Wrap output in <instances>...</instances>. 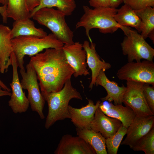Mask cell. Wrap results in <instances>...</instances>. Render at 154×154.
Returning a JSON list of instances; mask_svg holds the SVG:
<instances>
[{
  "mask_svg": "<svg viewBox=\"0 0 154 154\" xmlns=\"http://www.w3.org/2000/svg\"><path fill=\"white\" fill-rule=\"evenodd\" d=\"M35 71L41 92L61 90L74 71L62 48H49L31 57L29 63Z\"/></svg>",
  "mask_w": 154,
  "mask_h": 154,
  "instance_id": "obj_1",
  "label": "cell"
},
{
  "mask_svg": "<svg viewBox=\"0 0 154 154\" xmlns=\"http://www.w3.org/2000/svg\"><path fill=\"white\" fill-rule=\"evenodd\" d=\"M41 94L48 106V112L44 125L46 129L58 121L70 119L68 108L72 99L82 100L80 93L72 86L71 79L66 82L59 91L50 93L41 92Z\"/></svg>",
  "mask_w": 154,
  "mask_h": 154,
  "instance_id": "obj_2",
  "label": "cell"
},
{
  "mask_svg": "<svg viewBox=\"0 0 154 154\" xmlns=\"http://www.w3.org/2000/svg\"><path fill=\"white\" fill-rule=\"evenodd\" d=\"M84 13L76 25V29L84 28L90 42L92 41L89 35L93 29H98L103 34L113 33L121 26L115 20L114 16L117 11L116 8L108 7L94 8L84 5Z\"/></svg>",
  "mask_w": 154,
  "mask_h": 154,
  "instance_id": "obj_3",
  "label": "cell"
},
{
  "mask_svg": "<svg viewBox=\"0 0 154 154\" xmlns=\"http://www.w3.org/2000/svg\"><path fill=\"white\" fill-rule=\"evenodd\" d=\"M11 41L13 52L20 69L24 68V58L25 55L31 57L43 50L61 48L64 45L52 33L44 37L20 36L12 39Z\"/></svg>",
  "mask_w": 154,
  "mask_h": 154,
  "instance_id": "obj_4",
  "label": "cell"
},
{
  "mask_svg": "<svg viewBox=\"0 0 154 154\" xmlns=\"http://www.w3.org/2000/svg\"><path fill=\"white\" fill-rule=\"evenodd\" d=\"M65 16L57 9L44 7L36 11L31 18L48 29L64 44H72L74 43V33L67 23Z\"/></svg>",
  "mask_w": 154,
  "mask_h": 154,
  "instance_id": "obj_5",
  "label": "cell"
},
{
  "mask_svg": "<svg viewBox=\"0 0 154 154\" xmlns=\"http://www.w3.org/2000/svg\"><path fill=\"white\" fill-rule=\"evenodd\" d=\"M119 29L125 35L121 46L123 54L127 56L128 62H140L142 59L153 61L154 49L141 34L129 27L121 26Z\"/></svg>",
  "mask_w": 154,
  "mask_h": 154,
  "instance_id": "obj_6",
  "label": "cell"
},
{
  "mask_svg": "<svg viewBox=\"0 0 154 154\" xmlns=\"http://www.w3.org/2000/svg\"><path fill=\"white\" fill-rule=\"evenodd\" d=\"M25 68H21L20 72L22 77L21 83L23 89L28 91L27 98L33 111L37 113L40 118L43 119V113L45 100L40 92L36 73L29 63Z\"/></svg>",
  "mask_w": 154,
  "mask_h": 154,
  "instance_id": "obj_7",
  "label": "cell"
},
{
  "mask_svg": "<svg viewBox=\"0 0 154 154\" xmlns=\"http://www.w3.org/2000/svg\"><path fill=\"white\" fill-rule=\"evenodd\" d=\"M116 76L120 80L139 82L154 86V63L147 60L128 62L118 70Z\"/></svg>",
  "mask_w": 154,
  "mask_h": 154,
  "instance_id": "obj_8",
  "label": "cell"
},
{
  "mask_svg": "<svg viewBox=\"0 0 154 154\" xmlns=\"http://www.w3.org/2000/svg\"><path fill=\"white\" fill-rule=\"evenodd\" d=\"M144 83L127 81L126 90L122 101L124 105L131 109L136 115L154 116L144 97L143 86Z\"/></svg>",
  "mask_w": 154,
  "mask_h": 154,
  "instance_id": "obj_9",
  "label": "cell"
},
{
  "mask_svg": "<svg viewBox=\"0 0 154 154\" xmlns=\"http://www.w3.org/2000/svg\"><path fill=\"white\" fill-rule=\"evenodd\" d=\"M10 58L13 69V78L9 84L12 92L11 98L8 101V105L14 113H24L28 109L29 102L19 81L17 70L18 66L13 52L11 54Z\"/></svg>",
  "mask_w": 154,
  "mask_h": 154,
  "instance_id": "obj_10",
  "label": "cell"
},
{
  "mask_svg": "<svg viewBox=\"0 0 154 154\" xmlns=\"http://www.w3.org/2000/svg\"><path fill=\"white\" fill-rule=\"evenodd\" d=\"M62 48L68 63L74 70L73 75L75 78L90 74L87 68L86 52L82 44L77 42L64 44Z\"/></svg>",
  "mask_w": 154,
  "mask_h": 154,
  "instance_id": "obj_11",
  "label": "cell"
},
{
  "mask_svg": "<svg viewBox=\"0 0 154 154\" xmlns=\"http://www.w3.org/2000/svg\"><path fill=\"white\" fill-rule=\"evenodd\" d=\"M154 127V116L136 115L127 128L126 136L121 144L128 145L131 148L141 138Z\"/></svg>",
  "mask_w": 154,
  "mask_h": 154,
  "instance_id": "obj_12",
  "label": "cell"
},
{
  "mask_svg": "<svg viewBox=\"0 0 154 154\" xmlns=\"http://www.w3.org/2000/svg\"><path fill=\"white\" fill-rule=\"evenodd\" d=\"M55 154H96L93 147L78 136L67 134L61 138Z\"/></svg>",
  "mask_w": 154,
  "mask_h": 154,
  "instance_id": "obj_13",
  "label": "cell"
},
{
  "mask_svg": "<svg viewBox=\"0 0 154 154\" xmlns=\"http://www.w3.org/2000/svg\"><path fill=\"white\" fill-rule=\"evenodd\" d=\"M88 104L78 108L69 105L68 108L70 119L77 128L91 129V123L92 121L95 111L99 107L101 102L98 101L95 104L93 101L87 99Z\"/></svg>",
  "mask_w": 154,
  "mask_h": 154,
  "instance_id": "obj_14",
  "label": "cell"
},
{
  "mask_svg": "<svg viewBox=\"0 0 154 154\" xmlns=\"http://www.w3.org/2000/svg\"><path fill=\"white\" fill-rule=\"evenodd\" d=\"M123 126L119 120L107 116L98 107L95 111L90 127L106 139L114 135Z\"/></svg>",
  "mask_w": 154,
  "mask_h": 154,
  "instance_id": "obj_15",
  "label": "cell"
},
{
  "mask_svg": "<svg viewBox=\"0 0 154 154\" xmlns=\"http://www.w3.org/2000/svg\"><path fill=\"white\" fill-rule=\"evenodd\" d=\"M82 46L86 54V63L92 72L91 80L89 86L92 90L95 85L96 78L102 70L105 71L111 67L110 64L103 60H101L96 50V44L92 42L85 40Z\"/></svg>",
  "mask_w": 154,
  "mask_h": 154,
  "instance_id": "obj_16",
  "label": "cell"
},
{
  "mask_svg": "<svg viewBox=\"0 0 154 154\" xmlns=\"http://www.w3.org/2000/svg\"><path fill=\"white\" fill-rule=\"evenodd\" d=\"M105 71L103 70L100 71L96 78L95 83L96 86L100 85L103 87L107 92V95L101 98V100L109 102L113 101L114 104H122L126 87L123 84L119 86L116 82L110 81L107 77Z\"/></svg>",
  "mask_w": 154,
  "mask_h": 154,
  "instance_id": "obj_17",
  "label": "cell"
},
{
  "mask_svg": "<svg viewBox=\"0 0 154 154\" xmlns=\"http://www.w3.org/2000/svg\"><path fill=\"white\" fill-rule=\"evenodd\" d=\"M100 102L99 107L107 116L119 120L123 127L127 128L136 115L129 107L122 104H114L107 101Z\"/></svg>",
  "mask_w": 154,
  "mask_h": 154,
  "instance_id": "obj_18",
  "label": "cell"
},
{
  "mask_svg": "<svg viewBox=\"0 0 154 154\" xmlns=\"http://www.w3.org/2000/svg\"><path fill=\"white\" fill-rule=\"evenodd\" d=\"M11 31L9 27L0 24V72L3 74L11 65L10 56L13 49Z\"/></svg>",
  "mask_w": 154,
  "mask_h": 154,
  "instance_id": "obj_19",
  "label": "cell"
},
{
  "mask_svg": "<svg viewBox=\"0 0 154 154\" xmlns=\"http://www.w3.org/2000/svg\"><path fill=\"white\" fill-rule=\"evenodd\" d=\"M28 18L14 21L11 29V39L23 36L44 37L47 35L43 29L37 28L33 21Z\"/></svg>",
  "mask_w": 154,
  "mask_h": 154,
  "instance_id": "obj_20",
  "label": "cell"
},
{
  "mask_svg": "<svg viewBox=\"0 0 154 154\" xmlns=\"http://www.w3.org/2000/svg\"><path fill=\"white\" fill-rule=\"evenodd\" d=\"M114 17L116 22L121 26L131 27L141 32V21L135 10L128 5L124 4L117 9Z\"/></svg>",
  "mask_w": 154,
  "mask_h": 154,
  "instance_id": "obj_21",
  "label": "cell"
},
{
  "mask_svg": "<svg viewBox=\"0 0 154 154\" xmlns=\"http://www.w3.org/2000/svg\"><path fill=\"white\" fill-rule=\"evenodd\" d=\"M78 136L83 139L94 149L96 154H107L106 138L99 132L91 129L76 127Z\"/></svg>",
  "mask_w": 154,
  "mask_h": 154,
  "instance_id": "obj_22",
  "label": "cell"
},
{
  "mask_svg": "<svg viewBox=\"0 0 154 154\" xmlns=\"http://www.w3.org/2000/svg\"><path fill=\"white\" fill-rule=\"evenodd\" d=\"M135 11L141 20V35L145 39L149 37L154 43V8L148 6Z\"/></svg>",
  "mask_w": 154,
  "mask_h": 154,
  "instance_id": "obj_23",
  "label": "cell"
},
{
  "mask_svg": "<svg viewBox=\"0 0 154 154\" xmlns=\"http://www.w3.org/2000/svg\"><path fill=\"white\" fill-rule=\"evenodd\" d=\"M55 7L63 13L66 16L71 15L76 7L74 0H40L37 7L30 12L31 15L38 10L44 7Z\"/></svg>",
  "mask_w": 154,
  "mask_h": 154,
  "instance_id": "obj_24",
  "label": "cell"
},
{
  "mask_svg": "<svg viewBox=\"0 0 154 154\" xmlns=\"http://www.w3.org/2000/svg\"><path fill=\"white\" fill-rule=\"evenodd\" d=\"M6 13L7 18L14 21L31 18L25 0H8Z\"/></svg>",
  "mask_w": 154,
  "mask_h": 154,
  "instance_id": "obj_25",
  "label": "cell"
},
{
  "mask_svg": "<svg viewBox=\"0 0 154 154\" xmlns=\"http://www.w3.org/2000/svg\"><path fill=\"white\" fill-rule=\"evenodd\" d=\"M134 151H143L145 154H154V127L133 145Z\"/></svg>",
  "mask_w": 154,
  "mask_h": 154,
  "instance_id": "obj_26",
  "label": "cell"
},
{
  "mask_svg": "<svg viewBox=\"0 0 154 154\" xmlns=\"http://www.w3.org/2000/svg\"><path fill=\"white\" fill-rule=\"evenodd\" d=\"M127 129V128L123 126L114 135L106 139V145L108 154H117L123 139L126 134Z\"/></svg>",
  "mask_w": 154,
  "mask_h": 154,
  "instance_id": "obj_27",
  "label": "cell"
},
{
  "mask_svg": "<svg viewBox=\"0 0 154 154\" xmlns=\"http://www.w3.org/2000/svg\"><path fill=\"white\" fill-rule=\"evenodd\" d=\"M144 83L143 86V93L147 103L152 112L154 114V86Z\"/></svg>",
  "mask_w": 154,
  "mask_h": 154,
  "instance_id": "obj_28",
  "label": "cell"
},
{
  "mask_svg": "<svg viewBox=\"0 0 154 154\" xmlns=\"http://www.w3.org/2000/svg\"><path fill=\"white\" fill-rule=\"evenodd\" d=\"M123 3L134 10H138L146 7H154V0H124Z\"/></svg>",
  "mask_w": 154,
  "mask_h": 154,
  "instance_id": "obj_29",
  "label": "cell"
},
{
  "mask_svg": "<svg viewBox=\"0 0 154 154\" xmlns=\"http://www.w3.org/2000/svg\"><path fill=\"white\" fill-rule=\"evenodd\" d=\"M89 2L94 8L110 7L109 0H89Z\"/></svg>",
  "mask_w": 154,
  "mask_h": 154,
  "instance_id": "obj_30",
  "label": "cell"
},
{
  "mask_svg": "<svg viewBox=\"0 0 154 154\" xmlns=\"http://www.w3.org/2000/svg\"><path fill=\"white\" fill-rule=\"evenodd\" d=\"M40 0H25L28 10L31 12L39 5Z\"/></svg>",
  "mask_w": 154,
  "mask_h": 154,
  "instance_id": "obj_31",
  "label": "cell"
},
{
  "mask_svg": "<svg viewBox=\"0 0 154 154\" xmlns=\"http://www.w3.org/2000/svg\"><path fill=\"white\" fill-rule=\"evenodd\" d=\"M7 6H0V14L2 17L3 22L5 23H7L8 19L7 16Z\"/></svg>",
  "mask_w": 154,
  "mask_h": 154,
  "instance_id": "obj_32",
  "label": "cell"
},
{
  "mask_svg": "<svg viewBox=\"0 0 154 154\" xmlns=\"http://www.w3.org/2000/svg\"><path fill=\"white\" fill-rule=\"evenodd\" d=\"M110 7L117 8L123 3L124 0H109Z\"/></svg>",
  "mask_w": 154,
  "mask_h": 154,
  "instance_id": "obj_33",
  "label": "cell"
},
{
  "mask_svg": "<svg viewBox=\"0 0 154 154\" xmlns=\"http://www.w3.org/2000/svg\"><path fill=\"white\" fill-rule=\"evenodd\" d=\"M11 93L8 91L3 89L0 86V97L5 96H11Z\"/></svg>",
  "mask_w": 154,
  "mask_h": 154,
  "instance_id": "obj_34",
  "label": "cell"
},
{
  "mask_svg": "<svg viewBox=\"0 0 154 154\" xmlns=\"http://www.w3.org/2000/svg\"><path fill=\"white\" fill-rule=\"evenodd\" d=\"M0 86L2 88L9 92H10L11 90L0 79Z\"/></svg>",
  "mask_w": 154,
  "mask_h": 154,
  "instance_id": "obj_35",
  "label": "cell"
},
{
  "mask_svg": "<svg viewBox=\"0 0 154 154\" xmlns=\"http://www.w3.org/2000/svg\"><path fill=\"white\" fill-rule=\"evenodd\" d=\"M8 2V0H0V3L2 4L3 5L7 6Z\"/></svg>",
  "mask_w": 154,
  "mask_h": 154,
  "instance_id": "obj_36",
  "label": "cell"
}]
</instances>
